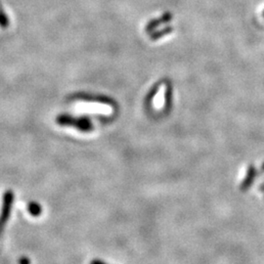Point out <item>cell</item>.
<instances>
[{"mask_svg":"<svg viewBox=\"0 0 264 264\" xmlns=\"http://www.w3.org/2000/svg\"><path fill=\"white\" fill-rule=\"evenodd\" d=\"M56 122L63 126H74L82 131H87L91 127V123L86 119H76L70 115H60L57 117Z\"/></svg>","mask_w":264,"mask_h":264,"instance_id":"obj_2","label":"cell"},{"mask_svg":"<svg viewBox=\"0 0 264 264\" xmlns=\"http://www.w3.org/2000/svg\"><path fill=\"white\" fill-rule=\"evenodd\" d=\"M14 204V193L11 190H7L2 197V208L0 211V236L10 218L11 211Z\"/></svg>","mask_w":264,"mask_h":264,"instance_id":"obj_1","label":"cell"},{"mask_svg":"<svg viewBox=\"0 0 264 264\" xmlns=\"http://www.w3.org/2000/svg\"><path fill=\"white\" fill-rule=\"evenodd\" d=\"M91 264H105L103 261H101V260H93L92 262H91Z\"/></svg>","mask_w":264,"mask_h":264,"instance_id":"obj_7","label":"cell"},{"mask_svg":"<svg viewBox=\"0 0 264 264\" xmlns=\"http://www.w3.org/2000/svg\"><path fill=\"white\" fill-rule=\"evenodd\" d=\"M263 15H264V14H263Z\"/></svg>","mask_w":264,"mask_h":264,"instance_id":"obj_8","label":"cell"},{"mask_svg":"<svg viewBox=\"0 0 264 264\" xmlns=\"http://www.w3.org/2000/svg\"><path fill=\"white\" fill-rule=\"evenodd\" d=\"M10 25V21L9 18L7 16V14L5 13L4 9L2 8V6L0 5V28L1 29H7Z\"/></svg>","mask_w":264,"mask_h":264,"instance_id":"obj_5","label":"cell"},{"mask_svg":"<svg viewBox=\"0 0 264 264\" xmlns=\"http://www.w3.org/2000/svg\"><path fill=\"white\" fill-rule=\"evenodd\" d=\"M19 264H31V260L28 257H22L19 260Z\"/></svg>","mask_w":264,"mask_h":264,"instance_id":"obj_6","label":"cell"},{"mask_svg":"<svg viewBox=\"0 0 264 264\" xmlns=\"http://www.w3.org/2000/svg\"><path fill=\"white\" fill-rule=\"evenodd\" d=\"M255 176H256V169H255L254 166L250 165V166L248 167V169H247L246 178H245L244 181L242 182V185H241V190H242V191L247 190V189L251 186L252 182H253L254 179H255Z\"/></svg>","mask_w":264,"mask_h":264,"instance_id":"obj_3","label":"cell"},{"mask_svg":"<svg viewBox=\"0 0 264 264\" xmlns=\"http://www.w3.org/2000/svg\"><path fill=\"white\" fill-rule=\"evenodd\" d=\"M28 211H29L30 214H31L32 216L37 217V216H39V215L41 214L42 209H41V207H40L39 204H37V203H35V202H31V203L29 204V206H28Z\"/></svg>","mask_w":264,"mask_h":264,"instance_id":"obj_4","label":"cell"}]
</instances>
